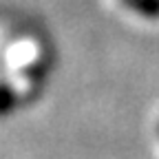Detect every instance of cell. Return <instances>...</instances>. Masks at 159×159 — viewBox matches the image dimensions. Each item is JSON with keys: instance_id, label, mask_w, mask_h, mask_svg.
<instances>
[{"instance_id": "6da1fadb", "label": "cell", "mask_w": 159, "mask_h": 159, "mask_svg": "<svg viewBox=\"0 0 159 159\" xmlns=\"http://www.w3.org/2000/svg\"><path fill=\"white\" fill-rule=\"evenodd\" d=\"M130 5L146 16H159V0H130Z\"/></svg>"}]
</instances>
